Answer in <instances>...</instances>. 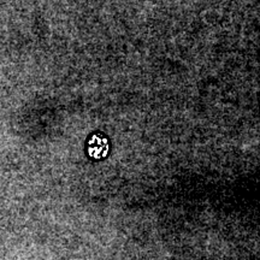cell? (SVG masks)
I'll use <instances>...</instances> for the list:
<instances>
[{"mask_svg":"<svg viewBox=\"0 0 260 260\" xmlns=\"http://www.w3.org/2000/svg\"><path fill=\"white\" fill-rule=\"evenodd\" d=\"M88 151L90 157L100 159L104 158L107 154L109 151V144H107V140L102 135H94L92 139L89 140V146Z\"/></svg>","mask_w":260,"mask_h":260,"instance_id":"obj_1","label":"cell"}]
</instances>
